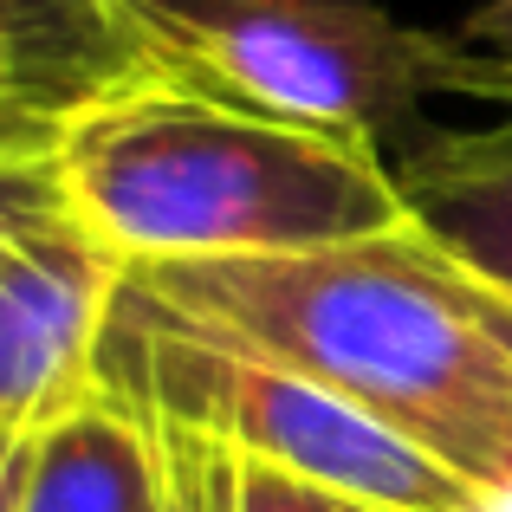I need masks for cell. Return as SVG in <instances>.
Returning <instances> with one entry per match:
<instances>
[{"mask_svg": "<svg viewBox=\"0 0 512 512\" xmlns=\"http://www.w3.org/2000/svg\"><path fill=\"white\" fill-rule=\"evenodd\" d=\"M409 221L467 260L480 279L512 292V111L487 130L415 137L396 169Z\"/></svg>", "mask_w": 512, "mask_h": 512, "instance_id": "8", "label": "cell"}, {"mask_svg": "<svg viewBox=\"0 0 512 512\" xmlns=\"http://www.w3.org/2000/svg\"><path fill=\"white\" fill-rule=\"evenodd\" d=\"M20 474H26V435H0V512H20Z\"/></svg>", "mask_w": 512, "mask_h": 512, "instance_id": "13", "label": "cell"}, {"mask_svg": "<svg viewBox=\"0 0 512 512\" xmlns=\"http://www.w3.org/2000/svg\"><path fill=\"white\" fill-rule=\"evenodd\" d=\"M163 78L130 0H0V163L52 169L85 117Z\"/></svg>", "mask_w": 512, "mask_h": 512, "instance_id": "6", "label": "cell"}, {"mask_svg": "<svg viewBox=\"0 0 512 512\" xmlns=\"http://www.w3.org/2000/svg\"><path fill=\"white\" fill-rule=\"evenodd\" d=\"M156 59L201 98L383 143L428 91H467L461 39L402 26L383 0H130Z\"/></svg>", "mask_w": 512, "mask_h": 512, "instance_id": "4", "label": "cell"}, {"mask_svg": "<svg viewBox=\"0 0 512 512\" xmlns=\"http://www.w3.org/2000/svg\"><path fill=\"white\" fill-rule=\"evenodd\" d=\"M0 169H7V163H0Z\"/></svg>", "mask_w": 512, "mask_h": 512, "instance_id": "14", "label": "cell"}, {"mask_svg": "<svg viewBox=\"0 0 512 512\" xmlns=\"http://www.w3.org/2000/svg\"><path fill=\"white\" fill-rule=\"evenodd\" d=\"M156 435H163V454H169V500H163V512H234L240 454H227L221 441H208V435L169 428V422H156Z\"/></svg>", "mask_w": 512, "mask_h": 512, "instance_id": "9", "label": "cell"}, {"mask_svg": "<svg viewBox=\"0 0 512 512\" xmlns=\"http://www.w3.org/2000/svg\"><path fill=\"white\" fill-rule=\"evenodd\" d=\"M454 39L474 52L467 91L512 104V0H480V7L461 20V33H454Z\"/></svg>", "mask_w": 512, "mask_h": 512, "instance_id": "11", "label": "cell"}, {"mask_svg": "<svg viewBox=\"0 0 512 512\" xmlns=\"http://www.w3.org/2000/svg\"><path fill=\"white\" fill-rule=\"evenodd\" d=\"M59 208H65V195L52 169H0V260H7V247L26 227H39Z\"/></svg>", "mask_w": 512, "mask_h": 512, "instance_id": "12", "label": "cell"}, {"mask_svg": "<svg viewBox=\"0 0 512 512\" xmlns=\"http://www.w3.org/2000/svg\"><path fill=\"white\" fill-rule=\"evenodd\" d=\"M169 454L156 422L98 376L91 396L26 435L20 512H163Z\"/></svg>", "mask_w": 512, "mask_h": 512, "instance_id": "7", "label": "cell"}, {"mask_svg": "<svg viewBox=\"0 0 512 512\" xmlns=\"http://www.w3.org/2000/svg\"><path fill=\"white\" fill-rule=\"evenodd\" d=\"M98 376L130 396L143 415L188 435L221 441L227 454L273 474L312 480L389 512H474L480 493L428 448L376 422L370 409L344 402L338 389L312 383L305 370L240 344L234 331L201 325L150 299L143 286L117 292L111 331H104Z\"/></svg>", "mask_w": 512, "mask_h": 512, "instance_id": "3", "label": "cell"}, {"mask_svg": "<svg viewBox=\"0 0 512 512\" xmlns=\"http://www.w3.org/2000/svg\"><path fill=\"white\" fill-rule=\"evenodd\" d=\"M130 286L370 409L487 500L512 480V292L422 227L253 260L124 266Z\"/></svg>", "mask_w": 512, "mask_h": 512, "instance_id": "1", "label": "cell"}, {"mask_svg": "<svg viewBox=\"0 0 512 512\" xmlns=\"http://www.w3.org/2000/svg\"><path fill=\"white\" fill-rule=\"evenodd\" d=\"M124 260L72 208L26 227L0 260V435H33L98 389Z\"/></svg>", "mask_w": 512, "mask_h": 512, "instance_id": "5", "label": "cell"}, {"mask_svg": "<svg viewBox=\"0 0 512 512\" xmlns=\"http://www.w3.org/2000/svg\"><path fill=\"white\" fill-rule=\"evenodd\" d=\"M234 512H389V506L350 500V493H331V487H312V480H292V474H273V467L240 461Z\"/></svg>", "mask_w": 512, "mask_h": 512, "instance_id": "10", "label": "cell"}, {"mask_svg": "<svg viewBox=\"0 0 512 512\" xmlns=\"http://www.w3.org/2000/svg\"><path fill=\"white\" fill-rule=\"evenodd\" d=\"M52 175L124 266L312 253L409 227L376 143L240 111L175 78L85 117Z\"/></svg>", "mask_w": 512, "mask_h": 512, "instance_id": "2", "label": "cell"}]
</instances>
